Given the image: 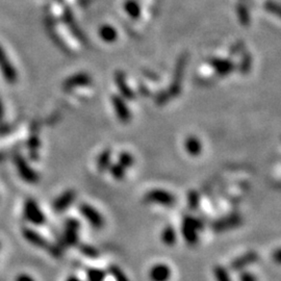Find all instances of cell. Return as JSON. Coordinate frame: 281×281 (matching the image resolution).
<instances>
[{
	"mask_svg": "<svg viewBox=\"0 0 281 281\" xmlns=\"http://www.w3.org/2000/svg\"><path fill=\"white\" fill-rule=\"evenodd\" d=\"M40 147H41V140H40V138L35 134L32 135L31 138H29L27 140V148L33 158L38 157Z\"/></svg>",
	"mask_w": 281,
	"mask_h": 281,
	"instance_id": "obj_23",
	"label": "cell"
},
{
	"mask_svg": "<svg viewBox=\"0 0 281 281\" xmlns=\"http://www.w3.org/2000/svg\"><path fill=\"white\" fill-rule=\"evenodd\" d=\"M0 73L9 85H14L18 80V72L14 65L9 61L4 49L0 46Z\"/></svg>",
	"mask_w": 281,
	"mask_h": 281,
	"instance_id": "obj_3",
	"label": "cell"
},
{
	"mask_svg": "<svg viewBox=\"0 0 281 281\" xmlns=\"http://www.w3.org/2000/svg\"><path fill=\"white\" fill-rule=\"evenodd\" d=\"M168 97H169V95L166 94V93H159V94L156 96V98H155L156 103L159 104V105L166 103L167 100H168Z\"/></svg>",
	"mask_w": 281,
	"mask_h": 281,
	"instance_id": "obj_33",
	"label": "cell"
},
{
	"mask_svg": "<svg viewBox=\"0 0 281 281\" xmlns=\"http://www.w3.org/2000/svg\"><path fill=\"white\" fill-rule=\"evenodd\" d=\"M171 275V268L163 263L155 264L149 270V278L151 281H169Z\"/></svg>",
	"mask_w": 281,
	"mask_h": 281,
	"instance_id": "obj_11",
	"label": "cell"
},
{
	"mask_svg": "<svg viewBox=\"0 0 281 281\" xmlns=\"http://www.w3.org/2000/svg\"><path fill=\"white\" fill-rule=\"evenodd\" d=\"M126 9L130 16L138 17L139 16V8L135 3H129L126 5Z\"/></svg>",
	"mask_w": 281,
	"mask_h": 281,
	"instance_id": "obj_32",
	"label": "cell"
},
{
	"mask_svg": "<svg viewBox=\"0 0 281 281\" xmlns=\"http://www.w3.org/2000/svg\"><path fill=\"white\" fill-rule=\"evenodd\" d=\"M14 163L18 170V173L24 182L28 184H36L39 182V175L35 170L28 165L26 159L20 154H17L14 158Z\"/></svg>",
	"mask_w": 281,
	"mask_h": 281,
	"instance_id": "obj_5",
	"label": "cell"
},
{
	"mask_svg": "<svg viewBox=\"0 0 281 281\" xmlns=\"http://www.w3.org/2000/svg\"><path fill=\"white\" fill-rule=\"evenodd\" d=\"M125 168H123L121 165L118 164V165H113L110 166L109 171L112 173V175L114 176V178H116L117 180H121L124 178L125 176Z\"/></svg>",
	"mask_w": 281,
	"mask_h": 281,
	"instance_id": "obj_29",
	"label": "cell"
},
{
	"mask_svg": "<svg viewBox=\"0 0 281 281\" xmlns=\"http://www.w3.org/2000/svg\"><path fill=\"white\" fill-rule=\"evenodd\" d=\"M186 64H187V57L186 55H183L178 59V62L176 64V69L174 72V80L171 85V88H170V92H169L170 95L176 96L180 92V82L183 80Z\"/></svg>",
	"mask_w": 281,
	"mask_h": 281,
	"instance_id": "obj_14",
	"label": "cell"
},
{
	"mask_svg": "<svg viewBox=\"0 0 281 281\" xmlns=\"http://www.w3.org/2000/svg\"><path fill=\"white\" fill-rule=\"evenodd\" d=\"M185 147L187 152L192 156H198L202 151V144L196 137H188L185 142Z\"/></svg>",
	"mask_w": 281,
	"mask_h": 281,
	"instance_id": "obj_19",
	"label": "cell"
},
{
	"mask_svg": "<svg viewBox=\"0 0 281 281\" xmlns=\"http://www.w3.org/2000/svg\"><path fill=\"white\" fill-rule=\"evenodd\" d=\"M87 281H105L106 271L99 268H89L86 272Z\"/></svg>",
	"mask_w": 281,
	"mask_h": 281,
	"instance_id": "obj_20",
	"label": "cell"
},
{
	"mask_svg": "<svg viewBox=\"0 0 281 281\" xmlns=\"http://www.w3.org/2000/svg\"><path fill=\"white\" fill-rule=\"evenodd\" d=\"M79 212L94 228L101 229L104 226V219L95 207L84 203L79 206Z\"/></svg>",
	"mask_w": 281,
	"mask_h": 281,
	"instance_id": "obj_9",
	"label": "cell"
},
{
	"mask_svg": "<svg viewBox=\"0 0 281 281\" xmlns=\"http://www.w3.org/2000/svg\"><path fill=\"white\" fill-rule=\"evenodd\" d=\"M100 37H101L103 41L112 43V42L116 41L117 32H116V29L113 28L112 26L104 25V26H102L101 29H100Z\"/></svg>",
	"mask_w": 281,
	"mask_h": 281,
	"instance_id": "obj_25",
	"label": "cell"
},
{
	"mask_svg": "<svg viewBox=\"0 0 281 281\" xmlns=\"http://www.w3.org/2000/svg\"><path fill=\"white\" fill-rule=\"evenodd\" d=\"M115 82L117 84V87L119 89L120 93L125 99H134L135 98V93L132 89H130L126 83L125 75L122 72H117L115 75Z\"/></svg>",
	"mask_w": 281,
	"mask_h": 281,
	"instance_id": "obj_17",
	"label": "cell"
},
{
	"mask_svg": "<svg viewBox=\"0 0 281 281\" xmlns=\"http://www.w3.org/2000/svg\"><path fill=\"white\" fill-rule=\"evenodd\" d=\"M209 64L212 65V67L216 70L218 74L222 76L233 72L234 69V64L232 61H228V59L212 58L209 61Z\"/></svg>",
	"mask_w": 281,
	"mask_h": 281,
	"instance_id": "obj_16",
	"label": "cell"
},
{
	"mask_svg": "<svg viewBox=\"0 0 281 281\" xmlns=\"http://www.w3.org/2000/svg\"><path fill=\"white\" fill-rule=\"evenodd\" d=\"M66 281H83L80 278H78L77 276H69Z\"/></svg>",
	"mask_w": 281,
	"mask_h": 281,
	"instance_id": "obj_37",
	"label": "cell"
},
{
	"mask_svg": "<svg viewBox=\"0 0 281 281\" xmlns=\"http://www.w3.org/2000/svg\"><path fill=\"white\" fill-rule=\"evenodd\" d=\"M79 230H80V222L74 218H69L65 222V228L63 234L64 244L68 247L76 246L79 242Z\"/></svg>",
	"mask_w": 281,
	"mask_h": 281,
	"instance_id": "obj_4",
	"label": "cell"
},
{
	"mask_svg": "<svg viewBox=\"0 0 281 281\" xmlns=\"http://www.w3.org/2000/svg\"><path fill=\"white\" fill-rule=\"evenodd\" d=\"M5 156H6V154L4 152H0V162H1V160H3Z\"/></svg>",
	"mask_w": 281,
	"mask_h": 281,
	"instance_id": "obj_38",
	"label": "cell"
},
{
	"mask_svg": "<svg viewBox=\"0 0 281 281\" xmlns=\"http://www.w3.org/2000/svg\"><path fill=\"white\" fill-rule=\"evenodd\" d=\"M75 198H76V194L74 190L72 189L66 190L65 193H63L53 202V209L56 213H63L65 209H67L74 202Z\"/></svg>",
	"mask_w": 281,
	"mask_h": 281,
	"instance_id": "obj_15",
	"label": "cell"
},
{
	"mask_svg": "<svg viewBox=\"0 0 281 281\" xmlns=\"http://www.w3.org/2000/svg\"><path fill=\"white\" fill-rule=\"evenodd\" d=\"M119 164L121 165L123 168L127 169L135 164V158L132 154H129L127 152H123L119 156Z\"/></svg>",
	"mask_w": 281,
	"mask_h": 281,
	"instance_id": "obj_28",
	"label": "cell"
},
{
	"mask_svg": "<svg viewBox=\"0 0 281 281\" xmlns=\"http://www.w3.org/2000/svg\"><path fill=\"white\" fill-rule=\"evenodd\" d=\"M145 201L163 206H172L175 203V197L164 189H152L145 196Z\"/></svg>",
	"mask_w": 281,
	"mask_h": 281,
	"instance_id": "obj_8",
	"label": "cell"
},
{
	"mask_svg": "<svg viewBox=\"0 0 281 281\" xmlns=\"http://www.w3.org/2000/svg\"><path fill=\"white\" fill-rule=\"evenodd\" d=\"M92 83V79L87 73H77L72 76L68 77L64 84H63V89L66 91H71L76 88H82V87H87Z\"/></svg>",
	"mask_w": 281,
	"mask_h": 281,
	"instance_id": "obj_12",
	"label": "cell"
},
{
	"mask_svg": "<svg viewBox=\"0 0 281 281\" xmlns=\"http://www.w3.org/2000/svg\"><path fill=\"white\" fill-rule=\"evenodd\" d=\"M80 253L89 258H97L99 256V251L92 245L89 244H80L79 245Z\"/></svg>",
	"mask_w": 281,
	"mask_h": 281,
	"instance_id": "obj_26",
	"label": "cell"
},
{
	"mask_svg": "<svg viewBox=\"0 0 281 281\" xmlns=\"http://www.w3.org/2000/svg\"><path fill=\"white\" fill-rule=\"evenodd\" d=\"M250 67H251V56L249 54H245L242 63L239 65V71L243 74H246L247 72H249Z\"/></svg>",
	"mask_w": 281,
	"mask_h": 281,
	"instance_id": "obj_31",
	"label": "cell"
},
{
	"mask_svg": "<svg viewBox=\"0 0 281 281\" xmlns=\"http://www.w3.org/2000/svg\"><path fill=\"white\" fill-rule=\"evenodd\" d=\"M259 259V255L255 251H247V252L243 253L242 255H239L235 257L234 260H232V263L229 264V268L234 272H240V271L246 270L250 266H252L256 264Z\"/></svg>",
	"mask_w": 281,
	"mask_h": 281,
	"instance_id": "obj_7",
	"label": "cell"
},
{
	"mask_svg": "<svg viewBox=\"0 0 281 281\" xmlns=\"http://www.w3.org/2000/svg\"><path fill=\"white\" fill-rule=\"evenodd\" d=\"M110 156H112V153H110V150L108 149L104 150V151L98 156L97 168L100 172L105 171L110 166Z\"/></svg>",
	"mask_w": 281,
	"mask_h": 281,
	"instance_id": "obj_24",
	"label": "cell"
},
{
	"mask_svg": "<svg viewBox=\"0 0 281 281\" xmlns=\"http://www.w3.org/2000/svg\"><path fill=\"white\" fill-rule=\"evenodd\" d=\"M160 240L168 247H173L177 242V233L174 227L167 226L162 230L160 234Z\"/></svg>",
	"mask_w": 281,
	"mask_h": 281,
	"instance_id": "obj_18",
	"label": "cell"
},
{
	"mask_svg": "<svg viewBox=\"0 0 281 281\" xmlns=\"http://www.w3.org/2000/svg\"><path fill=\"white\" fill-rule=\"evenodd\" d=\"M204 224L200 219L187 216L182 226V234L187 245L194 246L199 242V233L203 229Z\"/></svg>",
	"mask_w": 281,
	"mask_h": 281,
	"instance_id": "obj_2",
	"label": "cell"
},
{
	"mask_svg": "<svg viewBox=\"0 0 281 281\" xmlns=\"http://www.w3.org/2000/svg\"><path fill=\"white\" fill-rule=\"evenodd\" d=\"M240 224H242V218H240V216L237 214H233L215 221L212 225V228L216 233H225L230 229L238 227Z\"/></svg>",
	"mask_w": 281,
	"mask_h": 281,
	"instance_id": "obj_10",
	"label": "cell"
},
{
	"mask_svg": "<svg viewBox=\"0 0 281 281\" xmlns=\"http://www.w3.org/2000/svg\"><path fill=\"white\" fill-rule=\"evenodd\" d=\"M107 273L113 277L114 281H129L124 271L117 265H110L107 268Z\"/></svg>",
	"mask_w": 281,
	"mask_h": 281,
	"instance_id": "obj_22",
	"label": "cell"
},
{
	"mask_svg": "<svg viewBox=\"0 0 281 281\" xmlns=\"http://www.w3.org/2000/svg\"><path fill=\"white\" fill-rule=\"evenodd\" d=\"M3 117H4V107H3V103L1 101V99H0V122L2 121Z\"/></svg>",
	"mask_w": 281,
	"mask_h": 281,
	"instance_id": "obj_35",
	"label": "cell"
},
{
	"mask_svg": "<svg viewBox=\"0 0 281 281\" xmlns=\"http://www.w3.org/2000/svg\"><path fill=\"white\" fill-rule=\"evenodd\" d=\"M238 273H239L238 281H258L257 276L254 273L250 272V271L243 270V271H240V272H238Z\"/></svg>",
	"mask_w": 281,
	"mask_h": 281,
	"instance_id": "obj_30",
	"label": "cell"
},
{
	"mask_svg": "<svg viewBox=\"0 0 281 281\" xmlns=\"http://www.w3.org/2000/svg\"><path fill=\"white\" fill-rule=\"evenodd\" d=\"M112 103L118 118L120 119V121L123 123L129 122L130 118H132V114L129 112V108L125 102L124 98L121 96L114 95L112 97Z\"/></svg>",
	"mask_w": 281,
	"mask_h": 281,
	"instance_id": "obj_13",
	"label": "cell"
},
{
	"mask_svg": "<svg viewBox=\"0 0 281 281\" xmlns=\"http://www.w3.org/2000/svg\"><path fill=\"white\" fill-rule=\"evenodd\" d=\"M22 235L29 244H32L37 248L46 250L47 252L53 257H61L63 254V250L61 247L50 243L42 234H40L32 228H23Z\"/></svg>",
	"mask_w": 281,
	"mask_h": 281,
	"instance_id": "obj_1",
	"label": "cell"
},
{
	"mask_svg": "<svg viewBox=\"0 0 281 281\" xmlns=\"http://www.w3.org/2000/svg\"><path fill=\"white\" fill-rule=\"evenodd\" d=\"M280 254H281V252H280V250L279 249H277L275 252H274V256H275V260L277 263H280Z\"/></svg>",
	"mask_w": 281,
	"mask_h": 281,
	"instance_id": "obj_36",
	"label": "cell"
},
{
	"mask_svg": "<svg viewBox=\"0 0 281 281\" xmlns=\"http://www.w3.org/2000/svg\"><path fill=\"white\" fill-rule=\"evenodd\" d=\"M187 205L192 210H195L199 207L200 196L196 192V190H190V192H188V194H187Z\"/></svg>",
	"mask_w": 281,
	"mask_h": 281,
	"instance_id": "obj_27",
	"label": "cell"
},
{
	"mask_svg": "<svg viewBox=\"0 0 281 281\" xmlns=\"http://www.w3.org/2000/svg\"><path fill=\"white\" fill-rule=\"evenodd\" d=\"M213 273L216 281H233L229 271L222 265H217L213 269Z\"/></svg>",
	"mask_w": 281,
	"mask_h": 281,
	"instance_id": "obj_21",
	"label": "cell"
},
{
	"mask_svg": "<svg viewBox=\"0 0 281 281\" xmlns=\"http://www.w3.org/2000/svg\"><path fill=\"white\" fill-rule=\"evenodd\" d=\"M16 281H35V279L27 274H20L17 276Z\"/></svg>",
	"mask_w": 281,
	"mask_h": 281,
	"instance_id": "obj_34",
	"label": "cell"
},
{
	"mask_svg": "<svg viewBox=\"0 0 281 281\" xmlns=\"http://www.w3.org/2000/svg\"><path fill=\"white\" fill-rule=\"evenodd\" d=\"M24 217L25 219L34 225H43L46 221L45 215L39 207L37 202L33 199H28L24 204Z\"/></svg>",
	"mask_w": 281,
	"mask_h": 281,
	"instance_id": "obj_6",
	"label": "cell"
}]
</instances>
